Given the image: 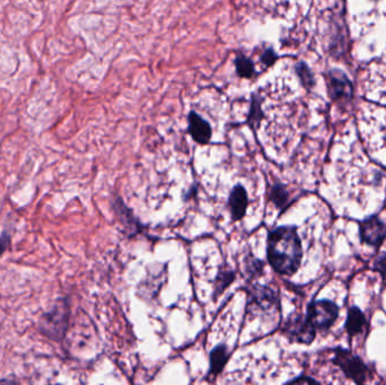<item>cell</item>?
<instances>
[{
	"label": "cell",
	"instance_id": "obj_1",
	"mask_svg": "<svg viewBox=\"0 0 386 385\" xmlns=\"http://www.w3.org/2000/svg\"><path fill=\"white\" fill-rule=\"evenodd\" d=\"M267 256L277 273L293 276L297 273L303 259V248L295 226H280L270 232Z\"/></svg>",
	"mask_w": 386,
	"mask_h": 385
},
{
	"label": "cell",
	"instance_id": "obj_2",
	"mask_svg": "<svg viewBox=\"0 0 386 385\" xmlns=\"http://www.w3.org/2000/svg\"><path fill=\"white\" fill-rule=\"evenodd\" d=\"M70 315L69 298H58L49 311L43 312L38 318V332L51 342H63L69 330Z\"/></svg>",
	"mask_w": 386,
	"mask_h": 385
},
{
	"label": "cell",
	"instance_id": "obj_3",
	"mask_svg": "<svg viewBox=\"0 0 386 385\" xmlns=\"http://www.w3.org/2000/svg\"><path fill=\"white\" fill-rule=\"evenodd\" d=\"M332 363L343 371L356 384H365L372 379V372L362 358L355 355L350 350L338 347L333 349Z\"/></svg>",
	"mask_w": 386,
	"mask_h": 385
},
{
	"label": "cell",
	"instance_id": "obj_4",
	"mask_svg": "<svg viewBox=\"0 0 386 385\" xmlns=\"http://www.w3.org/2000/svg\"><path fill=\"white\" fill-rule=\"evenodd\" d=\"M306 318L315 330H330L339 318V306L330 300H313L307 306Z\"/></svg>",
	"mask_w": 386,
	"mask_h": 385
},
{
	"label": "cell",
	"instance_id": "obj_5",
	"mask_svg": "<svg viewBox=\"0 0 386 385\" xmlns=\"http://www.w3.org/2000/svg\"><path fill=\"white\" fill-rule=\"evenodd\" d=\"M284 335L291 342L310 345L314 342L316 330L307 320L306 315L304 317L301 313H293L284 325Z\"/></svg>",
	"mask_w": 386,
	"mask_h": 385
},
{
	"label": "cell",
	"instance_id": "obj_6",
	"mask_svg": "<svg viewBox=\"0 0 386 385\" xmlns=\"http://www.w3.org/2000/svg\"><path fill=\"white\" fill-rule=\"evenodd\" d=\"M359 234L363 243L380 249L386 239V223L378 215H372L359 223Z\"/></svg>",
	"mask_w": 386,
	"mask_h": 385
},
{
	"label": "cell",
	"instance_id": "obj_7",
	"mask_svg": "<svg viewBox=\"0 0 386 385\" xmlns=\"http://www.w3.org/2000/svg\"><path fill=\"white\" fill-rule=\"evenodd\" d=\"M279 308V300L274 294V291L267 287H254L252 292L250 293L249 310H272Z\"/></svg>",
	"mask_w": 386,
	"mask_h": 385
},
{
	"label": "cell",
	"instance_id": "obj_8",
	"mask_svg": "<svg viewBox=\"0 0 386 385\" xmlns=\"http://www.w3.org/2000/svg\"><path fill=\"white\" fill-rule=\"evenodd\" d=\"M230 216L233 220H241L247 214L249 198L245 188L242 185H236L230 191Z\"/></svg>",
	"mask_w": 386,
	"mask_h": 385
},
{
	"label": "cell",
	"instance_id": "obj_9",
	"mask_svg": "<svg viewBox=\"0 0 386 385\" xmlns=\"http://www.w3.org/2000/svg\"><path fill=\"white\" fill-rule=\"evenodd\" d=\"M330 95L334 101L349 99L353 95V86L345 75L341 72H332L329 76Z\"/></svg>",
	"mask_w": 386,
	"mask_h": 385
},
{
	"label": "cell",
	"instance_id": "obj_10",
	"mask_svg": "<svg viewBox=\"0 0 386 385\" xmlns=\"http://www.w3.org/2000/svg\"><path fill=\"white\" fill-rule=\"evenodd\" d=\"M189 132L193 141H197L198 143L205 145L210 141V124L193 111L189 114Z\"/></svg>",
	"mask_w": 386,
	"mask_h": 385
},
{
	"label": "cell",
	"instance_id": "obj_11",
	"mask_svg": "<svg viewBox=\"0 0 386 385\" xmlns=\"http://www.w3.org/2000/svg\"><path fill=\"white\" fill-rule=\"evenodd\" d=\"M368 325V319H366L364 312L357 306H351L348 310V315H347L345 325V329L348 333L349 338H353V337L364 332Z\"/></svg>",
	"mask_w": 386,
	"mask_h": 385
},
{
	"label": "cell",
	"instance_id": "obj_12",
	"mask_svg": "<svg viewBox=\"0 0 386 385\" xmlns=\"http://www.w3.org/2000/svg\"><path fill=\"white\" fill-rule=\"evenodd\" d=\"M230 359V352L225 345H218L210 352V369L208 376H217L222 373Z\"/></svg>",
	"mask_w": 386,
	"mask_h": 385
},
{
	"label": "cell",
	"instance_id": "obj_13",
	"mask_svg": "<svg viewBox=\"0 0 386 385\" xmlns=\"http://www.w3.org/2000/svg\"><path fill=\"white\" fill-rule=\"evenodd\" d=\"M289 198L291 195L288 192L287 188L280 183H277L272 188L270 191V199L272 202L276 205L277 208H279L280 210H285L289 202Z\"/></svg>",
	"mask_w": 386,
	"mask_h": 385
},
{
	"label": "cell",
	"instance_id": "obj_14",
	"mask_svg": "<svg viewBox=\"0 0 386 385\" xmlns=\"http://www.w3.org/2000/svg\"><path fill=\"white\" fill-rule=\"evenodd\" d=\"M235 281V273L232 269H220L215 281L214 296L222 294L230 283Z\"/></svg>",
	"mask_w": 386,
	"mask_h": 385
},
{
	"label": "cell",
	"instance_id": "obj_15",
	"mask_svg": "<svg viewBox=\"0 0 386 385\" xmlns=\"http://www.w3.org/2000/svg\"><path fill=\"white\" fill-rule=\"evenodd\" d=\"M115 212H117L121 223L124 224L127 229L134 232L138 231V223L134 219V215L124 206L122 200H118V202L115 204Z\"/></svg>",
	"mask_w": 386,
	"mask_h": 385
},
{
	"label": "cell",
	"instance_id": "obj_16",
	"mask_svg": "<svg viewBox=\"0 0 386 385\" xmlns=\"http://www.w3.org/2000/svg\"><path fill=\"white\" fill-rule=\"evenodd\" d=\"M235 64L237 74L241 77H252L253 74H254V66H253L252 61L250 60L249 58L244 57L243 55H239L236 57Z\"/></svg>",
	"mask_w": 386,
	"mask_h": 385
},
{
	"label": "cell",
	"instance_id": "obj_17",
	"mask_svg": "<svg viewBox=\"0 0 386 385\" xmlns=\"http://www.w3.org/2000/svg\"><path fill=\"white\" fill-rule=\"evenodd\" d=\"M245 270L247 275L251 276V278H254L257 276L260 275L263 271V262L260 261L257 258H247L245 259Z\"/></svg>",
	"mask_w": 386,
	"mask_h": 385
},
{
	"label": "cell",
	"instance_id": "obj_18",
	"mask_svg": "<svg viewBox=\"0 0 386 385\" xmlns=\"http://www.w3.org/2000/svg\"><path fill=\"white\" fill-rule=\"evenodd\" d=\"M372 270L381 273L382 277H386V254H380L372 264Z\"/></svg>",
	"mask_w": 386,
	"mask_h": 385
},
{
	"label": "cell",
	"instance_id": "obj_19",
	"mask_svg": "<svg viewBox=\"0 0 386 385\" xmlns=\"http://www.w3.org/2000/svg\"><path fill=\"white\" fill-rule=\"evenodd\" d=\"M11 235L7 229L1 233L0 235V258L3 256L6 251L11 248Z\"/></svg>",
	"mask_w": 386,
	"mask_h": 385
},
{
	"label": "cell",
	"instance_id": "obj_20",
	"mask_svg": "<svg viewBox=\"0 0 386 385\" xmlns=\"http://www.w3.org/2000/svg\"><path fill=\"white\" fill-rule=\"evenodd\" d=\"M297 72H299V76H301L303 83L307 87H310L313 84L312 75H311L310 70L305 66L304 64H299V68H297Z\"/></svg>",
	"mask_w": 386,
	"mask_h": 385
},
{
	"label": "cell",
	"instance_id": "obj_21",
	"mask_svg": "<svg viewBox=\"0 0 386 385\" xmlns=\"http://www.w3.org/2000/svg\"><path fill=\"white\" fill-rule=\"evenodd\" d=\"M274 53L272 50H268L264 55H262V61L264 63V64L267 65H272L274 63V60H276V57H274Z\"/></svg>",
	"mask_w": 386,
	"mask_h": 385
},
{
	"label": "cell",
	"instance_id": "obj_22",
	"mask_svg": "<svg viewBox=\"0 0 386 385\" xmlns=\"http://www.w3.org/2000/svg\"><path fill=\"white\" fill-rule=\"evenodd\" d=\"M289 383H318V381L314 380V379H311V377L309 376H299V379L289 381Z\"/></svg>",
	"mask_w": 386,
	"mask_h": 385
}]
</instances>
